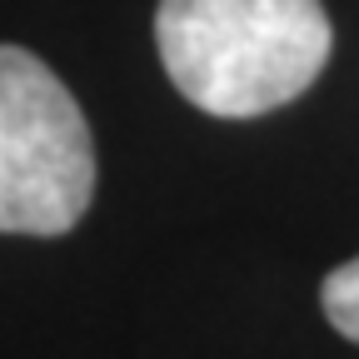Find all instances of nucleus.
<instances>
[{"mask_svg":"<svg viewBox=\"0 0 359 359\" xmlns=\"http://www.w3.org/2000/svg\"><path fill=\"white\" fill-rule=\"evenodd\" d=\"M155 45L195 110L255 120L320 80L334 30L320 0H160Z\"/></svg>","mask_w":359,"mask_h":359,"instance_id":"1","label":"nucleus"},{"mask_svg":"<svg viewBox=\"0 0 359 359\" xmlns=\"http://www.w3.org/2000/svg\"><path fill=\"white\" fill-rule=\"evenodd\" d=\"M95 195V145L40 55L0 45V235H65Z\"/></svg>","mask_w":359,"mask_h":359,"instance_id":"2","label":"nucleus"},{"mask_svg":"<svg viewBox=\"0 0 359 359\" xmlns=\"http://www.w3.org/2000/svg\"><path fill=\"white\" fill-rule=\"evenodd\" d=\"M325 314L344 339L359 344V255L325 280Z\"/></svg>","mask_w":359,"mask_h":359,"instance_id":"3","label":"nucleus"}]
</instances>
